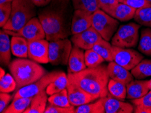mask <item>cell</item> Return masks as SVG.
<instances>
[{
    "mask_svg": "<svg viewBox=\"0 0 151 113\" xmlns=\"http://www.w3.org/2000/svg\"><path fill=\"white\" fill-rule=\"evenodd\" d=\"M45 38L49 41L67 38L70 35L69 0H52L39 11Z\"/></svg>",
    "mask_w": 151,
    "mask_h": 113,
    "instance_id": "cell-1",
    "label": "cell"
},
{
    "mask_svg": "<svg viewBox=\"0 0 151 113\" xmlns=\"http://www.w3.org/2000/svg\"><path fill=\"white\" fill-rule=\"evenodd\" d=\"M67 76L68 80L74 82L96 100L108 96L110 77L106 65L88 67L79 73L68 74Z\"/></svg>",
    "mask_w": 151,
    "mask_h": 113,
    "instance_id": "cell-2",
    "label": "cell"
},
{
    "mask_svg": "<svg viewBox=\"0 0 151 113\" xmlns=\"http://www.w3.org/2000/svg\"><path fill=\"white\" fill-rule=\"evenodd\" d=\"M8 67L17 81V90L37 81L47 73L44 68L37 62L21 58L14 60Z\"/></svg>",
    "mask_w": 151,
    "mask_h": 113,
    "instance_id": "cell-3",
    "label": "cell"
},
{
    "mask_svg": "<svg viewBox=\"0 0 151 113\" xmlns=\"http://www.w3.org/2000/svg\"><path fill=\"white\" fill-rule=\"evenodd\" d=\"M36 6L31 0H13L10 17L4 30L17 32L36 16Z\"/></svg>",
    "mask_w": 151,
    "mask_h": 113,
    "instance_id": "cell-4",
    "label": "cell"
},
{
    "mask_svg": "<svg viewBox=\"0 0 151 113\" xmlns=\"http://www.w3.org/2000/svg\"><path fill=\"white\" fill-rule=\"evenodd\" d=\"M119 22L104 11L99 9L93 13L91 27L104 40L109 41L117 31Z\"/></svg>",
    "mask_w": 151,
    "mask_h": 113,
    "instance_id": "cell-5",
    "label": "cell"
},
{
    "mask_svg": "<svg viewBox=\"0 0 151 113\" xmlns=\"http://www.w3.org/2000/svg\"><path fill=\"white\" fill-rule=\"evenodd\" d=\"M140 24L130 22L121 25L112 38V45L123 48L136 47L139 41Z\"/></svg>",
    "mask_w": 151,
    "mask_h": 113,
    "instance_id": "cell-6",
    "label": "cell"
},
{
    "mask_svg": "<svg viewBox=\"0 0 151 113\" xmlns=\"http://www.w3.org/2000/svg\"><path fill=\"white\" fill-rule=\"evenodd\" d=\"M72 48L71 41L67 38L50 41L49 62L54 66L67 65Z\"/></svg>",
    "mask_w": 151,
    "mask_h": 113,
    "instance_id": "cell-7",
    "label": "cell"
},
{
    "mask_svg": "<svg viewBox=\"0 0 151 113\" xmlns=\"http://www.w3.org/2000/svg\"><path fill=\"white\" fill-rule=\"evenodd\" d=\"M61 71H52L45 74L42 78L30 85L18 89L13 95V99L19 98H33L47 87L60 75Z\"/></svg>",
    "mask_w": 151,
    "mask_h": 113,
    "instance_id": "cell-8",
    "label": "cell"
},
{
    "mask_svg": "<svg viewBox=\"0 0 151 113\" xmlns=\"http://www.w3.org/2000/svg\"><path fill=\"white\" fill-rule=\"evenodd\" d=\"M113 61L127 70H132L144 56L141 53L129 48H123L113 45Z\"/></svg>",
    "mask_w": 151,
    "mask_h": 113,
    "instance_id": "cell-9",
    "label": "cell"
},
{
    "mask_svg": "<svg viewBox=\"0 0 151 113\" xmlns=\"http://www.w3.org/2000/svg\"><path fill=\"white\" fill-rule=\"evenodd\" d=\"M5 32L12 36H20L28 41L43 40L45 37V33L39 18L34 17L17 32L4 30Z\"/></svg>",
    "mask_w": 151,
    "mask_h": 113,
    "instance_id": "cell-10",
    "label": "cell"
},
{
    "mask_svg": "<svg viewBox=\"0 0 151 113\" xmlns=\"http://www.w3.org/2000/svg\"><path fill=\"white\" fill-rule=\"evenodd\" d=\"M49 43V41L44 39L29 41L28 57L37 63H48Z\"/></svg>",
    "mask_w": 151,
    "mask_h": 113,
    "instance_id": "cell-11",
    "label": "cell"
},
{
    "mask_svg": "<svg viewBox=\"0 0 151 113\" xmlns=\"http://www.w3.org/2000/svg\"><path fill=\"white\" fill-rule=\"evenodd\" d=\"M67 89L69 102L70 104L74 107H79L96 100L94 97L91 96L76 83L68 79Z\"/></svg>",
    "mask_w": 151,
    "mask_h": 113,
    "instance_id": "cell-12",
    "label": "cell"
},
{
    "mask_svg": "<svg viewBox=\"0 0 151 113\" xmlns=\"http://www.w3.org/2000/svg\"><path fill=\"white\" fill-rule=\"evenodd\" d=\"M102 37L101 35L91 27L81 33L73 35L71 41L75 45L84 50L92 49L93 46Z\"/></svg>",
    "mask_w": 151,
    "mask_h": 113,
    "instance_id": "cell-13",
    "label": "cell"
},
{
    "mask_svg": "<svg viewBox=\"0 0 151 113\" xmlns=\"http://www.w3.org/2000/svg\"><path fill=\"white\" fill-rule=\"evenodd\" d=\"M93 13L82 10H75L71 19L70 31L76 35L86 31L91 27Z\"/></svg>",
    "mask_w": 151,
    "mask_h": 113,
    "instance_id": "cell-14",
    "label": "cell"
},
{
    "mask_svg": "<svg viewBox=\"0 0 151 113\" xmlns=\"http://www.w3.org/2000/svg\"><path fill=\"white\" fill-rule=\"evenodd\" d=\"M86 68L83 50L74 45L68 62V74L79 73Z\"/></svg>",
    "mask_w": 151,
    "mask_h": 113,
    "instance_id": "cell-15",
    "label": "cell"
},
{
    "mask_svg": "<svg viewBox=\"0 0 151 113\" xmlns=\"http://www.w3.org/2000/svg\"><path fill=\"white\" fill-rule=\"evenodd\" d=\"M126 86L127 98L131 100L142 98L150 91L149 80H132Z\"/></svg>",
    "mask_w": 151,
    "mask_h": 113,
    "instance_id": "cell-16",
    "label": "cell"
},
{
    "mask_svg": "<svg viewBox=\"0 0 151 113\" xmlns=\"http://www.w3.org/2000/svg\"><path fill=\"white\" fill-rule=\"evenodd\" d=\"M106 113H132L134 111V106L125 102L108 94L104 103Z\"/></svg>",
    "mask_w": 151,
    "mask_h": 113,
    "instance_id": "cell-17",
    "label": "cell"
},
{
    "mask_svg": "<svg viewBox=\"0 0 151 113\" xmlns=\"http://www.w3.org/2000/svg\"><path fill=\"white\" fill-rule=\"evenodd\" d=\"M107 71L110 79L118 81L126 85L134 80V76L132 73L115 61L109 62L107 65Z\"/></svg>",
    "mask_w": 151,
    "mask_h": 113,
    "instance_id": "cell-18",
    "label": "cell"
},
{
    "mask_svg": "<svg viewBox=\"0 0 151 113\" xmlns=\"http://www.w3.org/2000/svg\"><path fill=\"white\" fill-rule=\"evenodd\" d=\"M11 40L4 30L0 31V61L2 66H8L11 60Z\"/></svg>",
    "mask_w": 151,
    "mask_h": 113,
    "instance_id": "cell-19",
    "label": "cell"
},
{
    "mask_svg": "<svg viewBox=\"0 0 151 113\" xmlns=\"http://www.w3.org/2000/svg\"><path fill=\"white\" fill-rule=\"evenodd\" d=\"M136 11V9L132 8L127 4L119 3L108 14L119 21L127 22L134 18Z\"/></svg>",
    "mask_w": 151,
    "mask_h": 113,
    "instance_id": "cell-20",
    "label": "cell"
},
{
    "mask_svg": "<svg viewBox=\"0 0 151 113\" xmlns=\"http://www.w3.org/2000/svg\"><path fill=\"white\" fill-rule=\"evenodd\" d=\"M11 50L14 56L21 58L28 57L29 41L20 36H12L11 39Z\"/></svg>",
    "mask_w": 151,
    "mask_h": 113,
    "instance_id": "cell-21",
    "label": "cell"
},
{
    "mask_svg": "<svg viewBox=\"0 0 151 113\" xmlns=\"http://www.w3.org/2000/svg\"><path fill=\"white\" fill-rule=\"evenodd\" d=\"M46 91L43 90L33 98L29 107L24 113H43L47 107L48 101Z\"/></svg>",
    "mask_w": 151,
    "mask_h": 113,
    "instance_id": "cell-22",
    "label": "cell"
},
{
    "mask_svg": "<svg viewBox=\"0 0 151 113\" xmlns=\"http://www.w3.org/2000/svg\"><path fill=\"white\" fill-rule=\"evenodd\" d=\"M107 97V96H106ZM106 97L99 98L93 103H88L79 106L75 109V113H104L105 112L104 103Z\"/></svg>",
    "mask_w": 151,
    "mask_h": 113,
    "instance_id": "cell-23",
    "label": "cell"
},
{
    "mask_svg": "<svg viewBox=\"0 0 151 113\" xmlns=\"http://www.w3.org/2000/svg\"><path fill=\"white\" fill-rule=\"evenodd\" d=\"M92 49L101 56L105 61H113V45L108 41L102 38L93 46Z\"/></svg>",
    "mask_w": 151,
    "mask_h": 113,
    "instance_id": "cell-24",
    "label": "cell"
},
{
    "mask_svg": "<svg viewBox=\"0 0 151 113\" xmlns=\"http://www.w3.org/2000/svg\"><path fill=\"white\" fill-rule=\"evenodd\" d=\"M33 98L13 99L12 102L4 110V113H24L30 106Z\"/></svg>",
    "mask_w": 151,
    "mask_h": 113,
    "instance_id": "cell-25",
    "label": "cell"
},
{
    "mask_svg": "<svg viewBox=\"0 0 151 113\" xmlns=\"http://www.w3.org/2000/svg\"><path fill=\"white\" fill-rule=\"evenodd\" d=\"M109 94L119 100H124L127 98L126 84L114 79H109L108 84Z\"/></svg>",
    "mask_w": 151,
    "mask_h": 113,
    "instance_id": "cell-26",
    "label": "cell"
},
{
    "mask_svg": "<svg viewBox=\"0 0 151 113\" xmlns=\"http://www.w3.org/2000/svg\"><path fill=\"white\" fill-rule=\"evenodd\" d=\"M131 73L136 79H143L151 77V60H142L132 69Z\"/></svg>",
    "mask_w": 151,
    "mask_h": 113,
    "instance_id": "cell-27",
    "label": "cell"
},
{
    "mask_svg": "<svg viewBox=\"0 0 151 113\" xmlns=\"http://www.w3.org/2000/svg\"><path fill=\"white\" fill-rule=\"evenodd\" d=\"M68 84V76L63 72H61L58 77L53 81L50 83V84L45 89L47 95L51 96L63 89L67 88Z\"/></svg>",
    "mask_w": 151,
    "mask_h": 113,
    "instance_id": "cell-28",
    "label": "cell"
},
{
    "mask_svg": "<svg viewBox=\"0 0 151 113\" xmlns=\"http://www.w3.org/2000/svg\"><path fill=\"white\" fill-rule=\"evenodd\" d=\"M138 50L146 56L151 57V28L148 27L141 31Z\"/></svg>",
    "mask_w": 151,
    "mask_h": 113,
    "instance_id": "cell-29",
    "label": "cell"
},
{
    "mask_svg": "<svg viewBox=\"0 0 151 113\" xmlns=\"http://www.w3.org/2000/svg\"><path fill=\"white\" fill-rule=\"evenodd\" d=\"M134 18L139 24L151 28V4L136 10Z\"/></svg>",
    "mask_w": 151,
    "mask_h": 113,
    "instance_id": "cell-30",
    "label": "cell"
},
{
    "mask_svg": "<svg viewBox=\"0 0 151 113\" xmlns=\"http://www.w3.org/2000/svg\"><path fill=\"white\" fill-rule=\"evenodd\" d=\"M73 6L75 10H82L93 13L99 10L98 0H71Z\"/></svg>",
    "mask_w": 151,
    "mask_h": 113,
    "instance_id": "cell-31",
    "label": "cell"
},
{
    "mask_svg": "<svg viewBox=\"0 0 151 113\" xmlns=\"http://www.w3.org/2000/svg\"><path fill=\"white\" fill-rule=\"evenodd\" d=\"M48 102L62 107H70L72 106L68 100L67 88L50 96L48 98Z\"/></svg>",
    "mask_w": 151,
    "mask_h": 113,
    "instance_id": "cell-32",
    "label": "cell"
},
{
    "mask_svg": "<svg viewBox=\"0 0 151 113\" xmlns=\"http://www.w3.org/2000/svg\"><path fill=\"white\" fill-rule=\"evenodd\" d=\"M104 61V59L93 49L86 50V52H85V62H86L87 67H96V66L102 64V63H103Z\"/></svg>",
    "mask_w": 151,
    "mask_h": 113,
    "instance_id": "cell-33",
    "label": "cell"
},
{
    "mask_svg": "<svg viewBox=\"0 0 151 113\" xmlns=\"http://www.w3.org/2000/svg\"><path fill=\"white\" fill-rule=\"evenodd\" d=\"M0 91L4 93H10L16 90L17 83L14 78L10 73L6 74L4 77L0 78Z\"/></svg>",
    "mask_w": 151,
    "mask_h": 113,
    "instance_id": "cell-34",
    "label": "cell"
},
{
    "mask_svg": "<svg viewBox=\"0 0 151 113\" xmlns=\"http://www.w3.org/2000/svg\"><path fill=\"white\" fill-rule=\"evenodd\" d=\"M12 2L0 4V27H4L10 17Z\"/></svg>",
    "mask_w": 151,
    "mask_h": 113,
    "instance_id": "cell-35",
    "label": "cell"
},
{
    "mask_svg": "<svg viewBox=\"0 0 151 113\" xmlns=\"http://www.w3.org/2000/svg\"><path fill=\"white\" fill-rule=\"evenodd\" d=\"M75 109L74 106L70 107H62L49 103L47 105L45 113H75Z\"/></svg>",
    "mask_w": 151,
    "mask_h": 113,
    "instance_id": "cell-36",
    "label": "cell"
},
{
    "mask_svg": "<svg viewBox=\"0 0 151 113\" xmlns=\"http://www.w3.org/2000/svg\"><path fill=\"white\" fill-rule=\"evenodd\" d=\"M132 102L134 106H138V107L146 108L151 110V90L148 91V93L146 94L142 98L133 100Z\"/></svg>",
    "mask_w": 151,
    "mask_h": 113,
    "instance_id": "cell-37",
    "label": "cell"
},
{
    "mask_svg": "<svg viewBox=\"0 0 151 113\" xmlns=\"http://www.w3.org/2000/svg\"><path fill=\"white\" fill-rule=\"evenodd\" d=\"M100 9L109 14L115 7L119 4V0H98Z\"/></svg>",
    "mask_w": 151,
    "mask_h": 113,
    "instance_id": "cell-38",
    "label": "cell"
},
{
    "mask_svg": "<svg viewBox=\"0 0 151 113\" xmlns=\"http://www.w3.org/2000/svg\"><path fill=\"white\" fill-rule=\"evenodd\" d=\"M119 2L127 4L136 10L144 8L150 4L146 0H119Z\"/></svg>",
    "mask_w": 151,
    "mask_h": 113,
    "instance_id": "cell-39",
    "label": "cell"
},
{
    "mask_svg": "<svg viewBox=\"0 0 151 113\" xmlns=\"http://www.w3.org/2000/svg\"><path fill=\"white\" fill-rule=\"evenodd\" d=\"M11 99H12V96L8 94V93L1 92L0 94V112H4V110L7 108V106L10 103Z\"/></svg>",
    "mask_w": 151,
    "mask_h": 113,
    "instance_id": "cell-40",
    "label": "cell"
},
{
    "mask_svg": "<svg viewBox=\"0 0 151 113\" xmlns=\"http://www.w3.org/2000/svg\"><path fill=\"white\" fill-rule=\"evenodd\" d=\"M33 3L37 7H45L48 5L52 0H31Z\"/></svg>",
    "mask_w": 151,
    "mask_h": 113,
    "instance_id": "cell-41",
    "label": "cell"
},
{
    "mask_svg": "<svg viewBox=\"0 0 151 113\" xmlns=\"http://www.w3.org/2000/svg\"><path fill=\"white\" fill-rule=\"evenodd\" d=\"M13 0H0V4H4L8 2H12Z\"/></svg>",
    "mask_w": 151,
    "mask_h": 113,
    "instance_id": "cell-42",
    "label": "cell"
},
{
    "mask_svg": "<svg viewBox=\"0 0 151 113\" xmlns=\"http://www.w3.org/2000/svg\"><path fill=\"white\" fill-rule=\"evenodd\" d=\"M5 75H6V74H5V71H4L2 68H1V77H0V78H1L2 77H4V76Z\"/></svg>",
    "mask_w": 151,
    "mask_h": 113,
    "instance_id": "cell-43",
    "label": "cell"
},
{
    "mask_svg": "<svg viewBox=\"0 0 151 113\" xmlns=\"http://www.w3.org/2000/svg\"><path fill=\"white\" fill-rule=\"evenodd\" d=\"M149 87H150V90H151V79L149 80Z\"/></svg>",
    "mask_w": 151,
    "mask_h": 113,
    "instance_id": "cell-44",
    "label": "cell"
},
{
    "mask_svg": "<svg viewBox=\"0 0 151 113\" xmlns=\"http://www.w3.org/2000/svg\"><path fill=\"white\" fill-rule=\"evenodd\" d=\"M146 1H147L148 2H149L150 4H151V0H146Z\"/></svg>",
    "mask_w": 151,
    "mask_h": 113,
    "instance_id": "cell-45",
    "label": "cell"
}]
</instances>
